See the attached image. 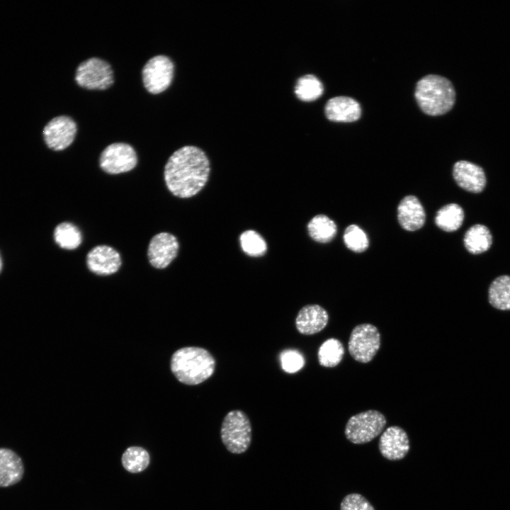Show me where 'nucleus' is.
Segmentation results:
<instances>
[{"label": "nucleus", "instance_id": "6ab92c4d", "mask_svg": "<svg viewBox=\"0 0 510 510\" xmlns=\"http://www.w3.org/2000/svg\"><path fill=\"white\" fill-rule=\"evenodd\" d=\"M463 240L470 253L479 254L489 249L492 244V236L486 226L477 224L469 228Z\"/></svg>", "mask_w": 510, "mask_h": 510}, {"label": "nucleus", "instance_id": "20e7f679", "mask_svg": "<svg viewBox=\"0 0 510 510\" xmlns=\"http://www.w3.org/2000/svg\"><path fill=\"white\" fill-rule=\"evenodd\" d=\"M221 440L232 453L241 454L247 450L251 441V426L246 414L239 409L229 412L223 419L220 429Z\"/></svg>", "mask_w": 510, "mask_h": 510}, {"label": "nucleus", "instance_id": "423d86ee", "mask_svg": "<svg viewBox=\"0 0 510 510\" xmlns=\"http://www.w3.org/2000/svg\"><path fill=\"white\" fill-rule=\"evenodd\" d=\"M175 64L166 55H159L149 58L141 72L142 81L150 94L158 95L166 91L172 84Z\"/></svg>", "mask_w": 510, "mask_h": 510}, {"label": "nucleus", "instance_id": "cd10ccee", "mask_svg": "<svg viewBox=\"0 0 510 510\" xmlns=\"http://www.w3.org/2000/svg\"><path fill=\"white\" fill-rule=\"evenodd\" d=\"M243 251L248 255L259 256L266 251V243L262 237L254 230L244 232L239 238Z\"/></svg>", "mask_w": 510, "mask_h": 510}, {"label": "nucleus", "instance_id": "a211bd4d", "mask_svg": "<svg viewBox=\"0 0 510 510\" xmlns=\"http://www.w3.org/2000/svg\"><path fill=\"white\" fill-rule=\"evenodd\" d=\"M24 475L21 458L13 450L0 448V487H8L18 483Z\"/></svg>", "mask_w": 510, "mask_h": 510}, {"label": "nucleus", "instance_id": "0eeeda50", "mask_svg": "<svg viewBox=\"0 0 510 510\" xmlns=\"http://www.w3.org/2000/svg\"><path fill=\"white\" fill-rule=\"evenodd\" d=\"M386 422L385 416L378 411L360 412L348 420L344 431L346 438L355 444L368 443L383 431Z\"/></svg>", "mask_w": 510, "mask_h": 510}, {"label": "nucleus", "instance_id": "f3484780", "mask_svg": "<svg viewBox=\"0 0 510 510\" xmlns=\"http://www.w3.org/2000/svg\"><path fill=\"white\" fill-rule=\"evenodd\" d=\"M324 112L329 120L351 123L361 117V108L355 99L341 96L330 98L325 105Z\"/></svg>", "mask_w": 510, "mask_h": 510}, {"label": "nucleus", "instance_id": "393cba45", "mask_svg": "<svg viewBox=\"0 0 510 510\" xmlns=\"http://www.w3.org/2000/svg\"><path fill=\"white\" fill-rule=\"evenodd\" d=\"M54 239L61 248L72 250L76 249L81 244L82 237L76 225L64 222L55 227Z\"/></svg>", "mask_w": 510, "mask_h": 510}, {"label": "nucleus", "instance_id": "39448f33", "mask_svg": "<svg viewBox=\"0 0 510 510\" xmlns=\"http://www.w3.org/2000/svg\"><path fill=\"white\" fill-rule=\"evenodd\" d=\"M74 81L79 87L88 91H105L114 84V72L109 62L92 57L77 66Z\"/></svg>", "mask_w": 510, "mask_h": 510}, {"label": "nucleus", "instance_id": "9b49d317", "mask_svg": "<svg viewBox=\"0 0 510 510\" xmlns=\"http://www.w3.org/2000/svg\"><path fill=\"white\" fill-rule=\"evenodd\" d=\"M178 242L173 234L160 232L149 242L147 256L150 264L159 269L167 267L176 258L178 251Z\"/></svg>", "mask_w": 510, "mask_h": 510}, {"label": "nucleus", "instance_id": "1a4fd4ad", "mask_svg": "<svg viewBox=\"0 0 510 510\" xmlns=\"http://www.w3.org/2000/svg\"><path fill=\"white\" fill-rule=\"evenodd\" d=\"M135 148L125 142L107 145L99 156L101 169L109 174H119L132 170L137 164Z\"/></svg>", "mask_w": 510, "mask_h": 510}, {"label": "nucleus", "instance_id": "b1692460", "mask_svg": "<svg viewBox=\"0 0 510 510\" xmlns=\"http://www.w3.org/2000/svg\"><path fill=\"white\" fill-rule=\"evenodd\" d=\"M150 457L146 449L140 446H130L122 455L123 468L131 473L144 470L149 465Z\"/></svg>", "mask_w": 510, "mask_h": 510}, {"label": "nucleus", "instance_id": "4468645a", "mask_svg": "<svg viewBox=\"0 0 510 510\" xmlns=\"http://www.w3.org/2000/svg\"><path fill=\"white\" fill-rule=\"evenodd\" d=\"M453 176L460 188L471 193H480L486 185V176L482 167L468 161L455 162Z\"/></svg>", "mask_w": 510, "mask_h": 510}, {"label": "nucleus", "instance_id": "dca6fc26", "mask_svg": "<svg viewBox=\"0 0 510 510\" xmlns=\"http://www.w3.org/2000/svg\"><path fill=\"white\" fill-rule=\"evenodd\" d=\"M328 321L329 314L324 307L318 305H308L298 312L295 326L302 334L312 335L323 330Z\"/></svg>", "mask_w": 510, "mask_h": 510}, {"label": "nucleus", "instance_id": "412c9836", "mask_svg": "<svg viewBox=\"0 0 510 510\" xmlns=\"http://www.w3.org/2000/svg\"><path fill=\"white\" fill-rule=\"evenodd\" d=\"M310 236L319 243L332 241L337 232L336 225L332 220L324 215L314 216L307 225Z\"/></svg>", "mask_w": 510, "mask_h": 510}, {"label": "nucleus", "instance_id": "4be33fe9", "mask_svg": "<svg viewBox=\"0 0 510 510\" xmlns=\"http://www.w3.org/2000/svg\"><path fill=\"white\" fill-rule=\"evenodd\" d=\"M489 301L498 310H510V276H501L493 280L489 288Z\"/></svg>", "mask_w": 510, "mask_h": 510}, {"label": "nucleus", "instance_id": "c756f323", "mask_svg": "<svg viewBox=\"0 0 510 510\" xmlns=\"http://www.w3.org/2000/svg\"><path fill=\"white\" fill-rule=\"evenodd\" d=\"M341 510H375L366 497L357 493L346 495L341 502Z\"/></svg>", "mask_w": 510, "mask_h": 510}, {"label": "nucleus", "instance_id": "7c9ffc66", "mask_svg": "<svg viewBox=\"0 0 510 510\" xmlns=\"http://www.w3.org/2000/svg\"><path fill=\"white\" fill-rule=\"evenodd\" d=\"M1 268H2V260H1V256H0V272H1Z\"/></svg>", "mask_w": 510, "mask_h": 510}, {"label": "nucleus", "instance_id": "c85d7f7f", "mask_svg": "<svg viewBox=\"0 0 510 510\" xmlns=\"http://www.w3.org/2000/svg\"><path fill=\"white\" fill-rule=\"evenodd\" d=\"M280 365L288 373H295L305 366V361L302 354L293 349H285L280 355Z\"/></svg>", "mask_w": 510, "mask_h": 510}, {"label": "nucleus", "instance_id": "6e6552de", "mask_svg": "<svg viewBox=\"0 0 510 510\" xmlns=\"http://www.w3.org/2000/svg\"><path fill=\"white\" fill-rule=\"evenodd\" d=\"M380 346V334L378 328L369 323L356 326L351 332L348 350L358 362L367 363L373 360Z\"/></svg>", "mask_w": 510, "mask_h": 510}, {"label": "nucleus", "instance_id": "2eb2a0df", "mask_svg": "<svg viewBox=\"0 0 510 510\" xmlns=\"http://www.w3.org/2000/svg\"><path fill=\"white\" fill-rule=\"evenodd\" d=\"M397 220L405 230L413 232L423 227L426 214L421 203L414 196H407L397 207Z\"/></svg>", "mask_w": 510, "mask_h": 510}, {"label": "nucleus", "instance_id": "a878e982", "mask_svg": "<svg viewBox=\"0 0 510 510\" xmlns=\"http://www.w3.org/2000/svg\"><path fill=\"white\" fill-rule=\"evenodd\" d=\"M295 93L302 101H314L323 94V85L315 76L307 74L298 79Z\"/></svg>", "mask_w": 510, "mask_h": 510}, {"label": "nucleus", "instance_id": "ddd939ff", "mask_svg": "<svg viewBox=\"0 0 510 510\" xmlns=\"http://www.w3.org/2000/svg\"><path fill=\"white\" fill-rule=\"evenodd\" d=\"M119 253L107 245L93 248L86 256L89 269L98 276H108L117 272L121 266Z\"/></svg>", "mask_w": 510, "mask_h": 510}, {"label": "nucleus", "instance_id": "5701e85b", "mask_svg": "<svg viewBox=\"0 0 510 510\" xmlns=\"http://www.w3.org/2000/svg\"><path fill=\"white\" fill-rule=\"evenodd\" d=\"M344 355L342 343L336 339L330 338L319 346L317 357L319 364L327 368H334L339 365Z\"/></svg>", "mask_w": 510, "mask_h": 510}, {"label": "nucleus", "instance_id": "f8f14e48", "mask_svg": "<svg viewBox=\"0 0 510 510\" xmlns=\"http://www.w3.org/2000/svg\"><path fill=\"white\" fill-rule=\"evenodd\" d=\"M381 455L390 460L404 458L409 450V440L406 431L398 426H389L379 440Z\"/></svg>", "mask_w": 510, "mask_h": 510}, {"label": "nucleus", "instance_id": "f257e3e1", "mask_svg": "<svg viewBox=\"0 0 510 510\" xmlns=\"http://www.w3.org/2000/svg\"><path fill=\"white\" fill-rule=\"evenodd\" d=\"M210 162L204 152L193 145L177 149L164 166L166 186L175 196L187 198L196 195L206 184Z\"/></svg>", "mask_w": 510, "mask_h": 510}, {"label": "nucleus", "instance_id": "7ed1b4c3", "mask_svg": "<svg viewBox=\"0 0 510 510\" xmlns=\"http://www.w3.org/2000/svg\"><path fill=\"white\" fill-rule=\"evenodd\" d=\"M415 98L424 113L430 115H440L448 112L454 106L455 91L448 79L429 74L417 82Z\"/></svg>", "mask_w": 510, "mask_h": 510}, {"label": "nucleus", "instance_id": "9d476101", "mask_svg": "<svg viewBox=\"0 0 510 510\" xmlns=\"http://www.w3.org/2000/svg\"><path fill=\"white\" fill-rule=\"evenodd\" d=\"M77 130V124L72 117L59 115L47 123L42 135L48 148L53 151H62L74 142Z\"/></svg>", "mask_w": 510, "mask_h": 510}, {"label": "nucleus", "instance_id": "bb28decb", "mask_svg": "<svg viewBox=\"0 0 510 510\" xmlns=\"http://www.w3.org/2000/svg\"><path fill=\"white\" fill-rule=\"evenodd\" d=\"M343 238L346 246L356 253L366 251L369 246L366 234L356 225L348 226L344 231Z\"/></svg>", "mask_w": 510, "mask_h": 510}, {"label": "nucleus", "instance_id": "f03ea898", "mask_svg": "<svg viewBox=\"0 0 510 510\" xmlns=\"http://www.w3.org/2000/svg\"><path fill=\"white\" fill-rule=\"evenodd\" d=\"M171 368L179 382L195 385L202 383L212 376L215 369V360L213 356L203 348L183 347L173 354Z\"/></svg>", "mask_w": 510, "mask_h": 510}, {"label": "nucleus", "instance_id": "aec40b11", "mask_svg": "<svg viewBox=\"0 0 510 510\" xmlns=\"http://www.w3.org/2000/svg\"><path fill=\"white\" fill-rule=\"evenodd\" d=\"M464 220V211L456 203H450L440 208L435 217V224L441 230L451 232L460 227Z\"/></svg>", "mask_w": 510, "mask_h": 510}]
</instances>
